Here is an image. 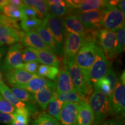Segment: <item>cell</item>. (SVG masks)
<instances>
[{"label": "cell", "instance_id": "52", "mask_svg": "<svg viewBox=\"0 0 125 125\" xmlns=\"http://www.w3.org/2000/svg\"><path fill=\"white\" fill-rule=\"evenodd\" d=\"M3 45H4V44H2V43H1V42H0V47H1V46H2Z\"/></svg>", "mask_w": 125, "mask_h": 125}, {"label": "cell", "instance_id": "21", "mask_svg": "<svg viewBox=\"0 0 125 125\" xmlns=\"http://www.w3.org/2000/svg\"><path fill=\"white\" fill-rule=\"evenodd\" d=\"M21 30H17L6 26H0V42L2 44L15 45L20 42Z\"/></svg>", "mask_w": 125, "mask_h": 125}, {"label": "cell", "instance_id": "2", "mask_svg": "<svg viewBox=\"0 0 125 125\" xmlns=\"http://www.w3.org/2000/svg\"><path fill=\"white\" fill-rule=\"evenodd\" d=\"M88 103L94 116L92 125H101L108 117L111 115L109 98L101 92L94 90L89 98Z\"/></svg>", "mask_w": 125, "mask_h": 125}, {"label": "cell", "instance_id": "15", "mask_svg": "<svg viewBox=\"0 0 125 125\" xmlns=\"http://www.w3.org/2000/svg\"><path fill=\"white\" fill-rule=\"evenodd\" d=\"M77 112L78 103H64L60 112V125H76Z\"/></svg>", "mask_w": 125, "mask_h": 125}, {"label": "cell", "instance_id": "44", "mask_svg": "<svg viewBox=\"0 0 125 125\" xmlns=\"http://www.w3.org/2000/svg\"><path fill=\"white\" fill-rule=\"evenodd\" d=\"M101 125H125V122L121 119L112 118L104 122Z\"/></svg>", "mask_w": 125, "mask_h": 125}, {"label": "cell", "instance_id": "28", "mask_svg": "<svg viewBox=\"0 0 125 125\" xmlns=\"http://www.w3.org/2000/svg\"><path fill=\"white\" fill-rule=\"evenodd\" d=\"M59 73V68L46 65H40L38 67L37 73L38 75L42 78H47L51 81H54Z\"/></svg>", "mask_w": 125, "mask_h": 125}, {"label": "cell", "instance_id": "24", "mask_svg": "<svg viewBox=\"0 0 125 125\" xmlns=\"http://www.w3.org/2000/svg\"><path fill=\"white\" fill-rule=\"evenodd\" d=\"M56 86L47 87L41 91L34 94L35 102L42 110H46L52 97L55 92Z\"/></svg>", "mask_w": 125, "mask_h": 125}, {"label": "cell", "instance_id": "27", "mask_svg": "<svg viewBox=\"0 0 125 125\" xmlns=\"http://www.w3.org/2000/svg\"><path fill=\"white\" fill-rule=\"evenodd\" d=\"M62 103L59 100L54 92L48 106V112L50 116L56 119L57 121H60V112L62 110Z\"/></svg>", "mask_w": 125, "mask_h": 125}, {"label": "cell", "instance_id": "49", "mask_svg": "<svg viewBox=\"0 0 125 125\" xmlns=\"http://www.w3.org/2000/svg\"><path fill=\"white\" fill-rule=\"evenodd\" d=\"M7 47H2L0 48V62H1V59H2L3 56L5 55L6 52H7Z\"/></svg>", "mask_w": 125, "mask_h": 125}, {"label": "cell", "instance_id": "48", "mask_svg": "<svg viewBox=\"0 0 125 125\" xmlns=\"http://www.w3.org/2000/svg\"><path fill=\"white\" fill-rule=\"evenodd\" d=\"M8 3L9 0H0V11H1L3 8L8 4Z\"/></svg>", "mask_w": 125, "mask_h": 125}, {"label": "cell", "instance_id": "47", "mask_svg": "<svg viewBox=\"0 0 125 125\" xmlns=\"http://www.w3.org/2000/svg\"><path fill=\"white\" fill-rule=\"evenodd\" d=\"M9 2L12 3L13 5H15L16 6H18V7H21L23 6V4L22 1H20V0H9Z\"/></svg>", "mask_w": 125, "mask_h": 125}, {"label": "cell", "instance_id": "42", "mask_svg": "<svg viewBox=\"0 0 125 125\" xmlns=\"http://www.w3.org/2000/svg\"><path fill=\"white\" fill-rule=\"evenodd\" d=\"M24 4V3H23ZM21 8V10H22V13L23 15V18H37V13L35 11V10L29 6L26 5L24 4L23 5Z\"/></svg>", "mask_w": 125, "mask_h": 125}, {"label": "cell", "instance_id": "25", "mask_svg": "<svg viewBox=\"0 0 125 125\" xmlns=\"http://www.w3.org/2000/svg\"><path fill=\"white\" fill-rule=\"evenodd\" d=\"M26 5L32 8L37 13L39 19L43 20L45 16L49 14L48 7L45 1L41 0H24L22 1Z\"/></svg>", "mask_w": 125, "mask_h": 125}, {"label": "cell", "instance_id": "11", "mask_svg": "<svg viewBox=\"0 0 125 125\" xmlns=\"http://www.w3.org/2000/svg\"><path fill=\"white\" fill-rule=\"evenodd\" d=\"M104 9L81 13L77 17L86 30H100L102 27L101 24Z\"/></svg>", "mask_w": 125, "mask_h": 125}, {"label": "cell", "instance_id": "40", "mask_svg": "<svg viewBox=\"0 0 125 125\" xmlns=\"http://www.w3.org/2000/svg\"><path fill=\"white\" fill-rule=\"evenodd\" d=\"M39 65L37 62H29L23 63L19 67V69L24 70L31 74H36L37 73Z\"/></svg>", "mask_w": 125, "mask_h": 125}, {"label": "cell", "instance_id": "35", "mask_svg": "<svg viewBox=\"0 0 125 125\" xmlns=\"http://www.w3.org/2000/svg\"><path fill=\"white\" fill-rule=\"evenodd\" d=\"M32 115H33L32 112L27 109L16 108L13 114L14 120L26 124H29L30 117Z\"/></svg>", "mask_w": 125, "mask_h": 125}, {"label": "cell", "instance_id": "36", "mask_svg": "<svg viewBox=\"0 0 125 125\" xmlns=\"http://www.w3.org/2000/svg\"><path fill=\"white\" fill-rule=\"evenodd\" d=\"M46 5L48 11L51 12L50 14L55 16L62 18V16H65L68 13V7L66 1L65 4H64L58 5H51L46 4Z\"/></svg>", "mask_w": 125, "mask_h": 125}, {"label": "cell", "instance_id": "39", "mask_svg": "<svg viewBox=\"0 0 125 125\" xmlns=\"http://www.w3.org/2000/svg\"><path fill=\"white\" fill-rule=\"evenodd\" d=\"M15 109L16 108L15 107L4 99L0 94V112L13 114Z\"/></svg>", "mask_w": 125, "mask_h": 125}, {"label": "cell", "instance_id": "1", "mask_svg": "<svg viewBox=\"0 0 125 125\" xmlns=\"http://www.w3.org/2000/svg\"><path fill=\"white\" fill-rule=\"evenodd\" d=\"M98 46L96 42L83 40L82 46L75 57V62L82 72L87 87L92 92L93 86L90 80L89 74L96 59Z\"/></svg>", "mask_w": 125, "mask_h": 125}, {"label": "cell", "instance_id": "14", "mask_svg": "<svg viewBox=\"0 0 125 125\" xmlns=\"http://www.w3.org/2000/svg\"><path fill=\"white\" fill-rule=\"evenodd\" d=\"M7 81L13 87H18L27 83L34 78L39 76L38 74H31L24 70L16 68L6 73Z\"/></svg>", "mask_w": 125, "mask_h": 125}, {"label": "cell", "instance_id": "33", "mask_svg": "<svg viewBox=\"0 0 125 125\" xmlns=\"http://www.w3.org/2000/svg\"><path fill=\"white\" fill-rule=\"evenodd\" d=\"M32 125H60L58 121L49 114L41 113L34 119Z\"/></svg>", "mask_w": 125, "mask_h": 125}, {"label": "cell", "instance_id": "22", "mask_svg": "<svg viewBox=\"0 0 125 125\" xmlns=\"http://www.w3.org/2000/svg\"><path fill=\"white\" fill-rule=\"evenodd\" d=\"M27 48L36 54L40 61V63L43 64V65L59 68L60 65V62L57 56H56L53 53L47 52L30 47H27Z\"/></svg>", "mask_w": 125, "mask_h": 125}, {"label": "cell", "instance_id": "51", "mask_svg": "<svg viewBox=\"0 0 125 125\" xmlns=\"http://www.w3.org/2000/svg\"><path fill=\"white\" fill-rule=\"evenodd\" d=\"M2 75L1 73H0V83L2 82Z\"/></svg>", "mask_w": 125, "mask_h": 125}, {"label": "cell", "instance_id": "29", "mask_svg": "<svg viewBox=\"0 0 125 125\" xmlns=\"http://www.w3.org/2000/svg\"><path fill=\"white\" fill-rule=\"evenodd\" d=\"M1 12L3 13V15L17 21L19 20H21L23 18L21 8L16 6L12 3L9 2V0L8 4L3 8Z\"/></svg>", "mask_w": 125, "mask_h": 125}, {"label": "cell", "instance_id": "46", "mask_svg": "<svg viewBox=\"0 0 125 125\" xmlns=\"http://www.w3.org/2000/svg\"><path fill=\"white\" fill-rule=\"evenodd\" d=\"M118 8L121 10V11L125 15V0H121L119 1L118 5Z\"/></svg>", "mask_w": 125, "mask_h": 125}, {"label": "cell", "instance_id": "32", "mask_svg": "<svg viewBox=\"0 0 125 125\" xmlns=\"http://www.w3.org/2000/svg\"><path fill=\"white\" fill-rule=\"evenodd\" d=\"M93 87H94V89L101 92L103 94L108 98L110 97L113 93L110 82L105 77L100 79L93 86Z\"/></svg>", "mask_w": 125, "mask_h": 125}, {"label": "cell", "instance_id": "20", "mask_svg": "<svg viewBox=\"0 0 125 125\" xmlns=\"http://www.w3.org/2000/svg\"><path fill=\"white\" fill-rule=\"evenodd\" d=\"M65 30L70 33L77 34L82 37L85 35L86 30L78 18L77 16L70 15L64 19Z\"/></svg>", "mask_w": 125, "mask_h": 125}, {"label": "cell", "instance_id": "45", "mask_svg": "<svg viewBox=\"0 0 125 125\" xmlns=\"http://www.w3.org/2000/svg\"><path fill=\"white\" fill-rule=\"evenodd\" d=\"M46 4L51 5H58L64 4L65 3V1H62V0H48L45 1Z\"/></svg>", "mask_w": 125, "mask_h": 125}, {"label": "cell", "instance_id": "16", "mask_svg": "<svg viewBox=\"0 0 125 125\" xmlns=\"http://www.w3.org/2000/svg\"><path fill=\"white\" fill-rule=\"evenodd\" d=\"M94 116L88 103L85 99L78 103L76 125H92Z\"/></svg>", "mask_w": 125, "mask_h": 125}, {"label": "cell", "instance_id": "50", "mask_svg": "<svg viewBox=\"0 0 125 125\" xmlns=\"http://www.w3.org/2000/svg\"><path fill=\"white\" fill-rule=\"evenodd\" d=\"M11 125H28V124H26V123L19 122L15 121V120H14V121H13V122L12 123Z\"/></svg>", "mask_w": 125, "mask_h": 125}, {"label": "cell", "instance_id": "17", "mask_svg": "<svg viewBox=\"0 0 125 125\" xmlns=\"http://www.w3.org/2000/svg\"><path fill=\"white\" fill-rule=\"evenodd\" d=\"M38 33L40 37L41 38L49 49L51 50L52 53L55 54L56 56H58L60 58L62 57V51H61L59 48L58 45L56 43L55 40L49 30L46 27V26L43 24L37 28L35 30Z\"/></svg>", "mask_w": 125, "mask_h": 125}, {"label": "cell", "instance_id": "7", "mask_svg": "<svg viewBox=\"0 0 125 125\" xmlns=\"http://www.w3.org/2000/svg\"><path fill=\"white\" fill-rule=\"evenodd\" d=\"M109 67V61L104 51L98 45L96 57L90 71L89 77L92 86L105 76Z\"/></svg>", "mask_w": 125, "mask_h": 125}, {"label": "cell", "instance_id": "8", "mask_svg": "<svg viewBox=\"0 0 125 125\" xmlns=\"http://www.w3.org/2000/svg\"><path fill=\"white\" fill-rule=\"evenodd\" d=\"M83 40V37L81 36L65 31L62 53L64 65H66L70 61L75 60L76 54L82 46Z\"/></svg>", "mask_w": 125, "mask_h": 125}, {"label": "cell", "instance_id": "6", "mask_svg": "<svg viewBox=\"0 0 125 125\" xmlns=\"http://www.w3.org/2000/svg\"><path fill=\"white\" fill-rule=\"evenodd\" d=\"M125 15L118 7H107L104 9L101 27L104 29L116 32L125 26Z\"/></svg>", "mask_w": 125, "mask_h": 125}, {"label": "cell", "instance_id": "37", "mask_svg": "<svg viewBox=\"0 0 125 125\" xmlns=\"http://www.w3.org/2000/svg\"><path fill=\"white\" fill-rule=\"evenodd\" d=\"M0 26H6L17 30H20V27L17 20L2 14H0Z\"/></svg>", "mask_w": 125, "mask_h": 125}, {"label": "cell", "instance_id": "23", "mask_svg": "<svg viewBox=\"0 0 125 125\" xmlns=\"http://www.w3.org/2000/svg\"><path fill=\"white\" fill-rule=\"evenodd\" d=\"M107 7V1L104 0H85L79 1L75 8L81 13L103 10Z\"/></svg>", "mask_w": 125, "mask_h": 125}, {"label": "cell", "instance_id": "19", "mask_svg": "<svg viewBox=\"0 0 125 125\" xmlns=\"http://www.w3.org/2000/svg\"><path fill=\"white\" fill-rule=\"evenodd\" d=\"M56 86V82L49 80L40 76L34 78L24 85L19 86L18 87L23 89L32 94H35L47 87Z\"/></svg>", "mask_w": 125, "mask_h": 125}, {"label": "cell", "instance_id": "10", "mask_svg": "<svg viewBox=\"0 0 125 125\" xmlns=\"http://www.w3.org/2000/svg\"><path fill=\"white\" fill-rule=\"evenodd\" d=\"M23 49L22 45L20 43L12 45L9 48L1 68L5 74L12 70L19 68L23 63L21 57Z\"/></svg>", "mask_w": 125, "mask_h": 125}, {"label": "cell", "instance_id": "41", "mask_svg": "<svg viewBox=\"0 0 125 125\" xmlns=\"http://www.w3.org/2000/svg\"><path fill=\"white\" fill-rule=\"evenodd\" d=\"M104 77L110 82L111 86V89L112 91L114 92V90L115 88V86H116L118 79H117L115 72L114 71L113 68H112L111 65H109L108 70L107 74H106L105 76Z\"/></svg>", "mask_w": 125, "mask_h": 125}, {"label": "cell", "instance_id": "3", "mask_svg": "<svg viewBox=\"0 0 125 125\" xmlns=\"http://www.w3.org/2000/svg\"><path fill=\"white\" fill-rule=\"evenodd\" d=\"M109 98L112 116H125V71L121 78L118 79L116 86Z\"/></svg>", "mask_w": 125, "mask_h": 125}, {"label": "cell", "instance_id": "43", "mask_svg": "<svg viewBox=\"0 0 125 125\" xmlns=\"http://www.w3.org/2000/svg\"><path fill=\"white\" fill-rule=\"evenodd\" d=\"M14 121L13 114L0 112V123L7 125H11Z\"/></svg>", "mask_w": 125, "mask_h": 125}, {"label": "cell", "instance_id": "5", "mask_svg": "<svg viewBox=\"0 0 125 125\" xmlns=\"http://www.w3.org/2000/svg\"><path fill=\"white\" fill-rule=\"evenodd\" d=\"M97 42L104 51L108 60H113L116 57V32L100 29L97 34Z\"/></svg>", "mask_w": 125, "mask_h": 125}, {"label": "cell", "instance_id": "26", "mask_svg": "<svg viewBox=\"0 0 125 125\" xmlns=\"http://www.w3.org/2000/svg\"><path fill=\"white\" fill-rule=\"evenodd\" d=\"M56 96L61 103L64 104L66 103H78L83 100L87 99L85 95L77 92H70L67 93H56Z\"/></svg>", "mask_w": 125, "mask_h": 125}, {"label": "cell", "instance_id": "13", "mask_svg": "<svg viewBox=\"0 0 125 125\" xmlns=\"http://www.w3.org/2000/svg\"><path fill=\"white\" fill-rule=\"evenodd\" d=\"M20 38V42L27 47L47 52H52L35 31L27 32L21 31Z\"/></svg>", "mask_w": 125, "mask_h": 125}, {"label": "cell", "instance_id": "34", "mask_svg": "<svg viewBox=\"0 0 125 125\" xmlns=\"http://www.w3.org/2000/svg\"><path fill=\"white\" fill-rule=\"evenodd\" d=\"M125 46V26L117 30L116 31V54L122 53Z\"/></svg>", "mask_w": 125, "mask_h": 125}, {"label": "cell", "instance_id": "9", "mask_svg": "<svg viewBox=\"0 0 125 125\" xmlns=\"http://www.w3.org/2000/svg\"><path fill=\"white\" fill-rule=\"evenodd\" d=\"M65 65L67 67L70 78L76 92L86 97L90 96L92 92L87 87L85 78L81 70L75 62V60L67 62Z\"/></svg>", "mask_w": 125, "mask_h": 125}, {"label": "cell", "instance_id": "18", "mask_svg": "<svg viewBox=\"0 0 125 125\" xmlns=\"http://www.w3.org/2000/svg\"><path fill=\"white\" fill-rule=\"evenodd\" d=\"M64 65V64H63ZM57 83H56V93H67L76 92L70 79L67 67L65 65L59 70Z\"/></svg>", "mask_w": 125, "mask_h": 125}, {"label": "cell", "instance_id": "30", "mask_svg": "<svg viewBox=\"0 0 125 125\" xmlns=\"http://www.w3.org/2000/svg\"><path fill=\"white\" fill-rule=\"evenodd\" d=\"M42 20L38 18H24L21 20L20 27L24 32H31L35 31L37 28L42 24Z\"/></svg>", "mask_w": 125, "mask_h": 125}, {"label": "cell", "instance_id": "53", "mask_svg": "<svg viewBox=\"0 0 125 125\" xmlns=\"http://www.w3.org/2000/svg\"><path fill=\"white\" fill-rule=\"evenodd\" d=\"M0 12H1V11H0Z\"/></svg>", "mask_w": 125, "mask_h": 125}, {"label": "cell", "instance_id": "38", "mask_svg": "<svg viewBox=\"0 0 125 125\" xmlns=\"http://www.w3.org/2000/svg\"><path fill=\"white\" fill-rule=\"evenodd\" d=\"M21 57L22 61L24 62L23 63L29 62H40L38 57L35 53H34L32 51L28 49L27 48H23L21 52Z\"/></svg>", "mask_w": 125, "mask_h": 125}, {"label": "cell", "instance_id": "12", "mask_svg": "<svg viewBox=\"0 0 125 125\" xmlns=\"http://www.w3.org/2000/svg\"><path fill=\"white\" fill-rule=\"evenodd\" d=\"M0 94L16 108L27 109L30 111L32 114H35L38 111L37 108L32 103H24L17 99L12 93L10 89L3 82L0 83Z\"/></svg>", "mask_w": 125, "mask_h": 125}, {"label": "cell", "instance_id": "4", "mask_svg": "<svg viewBox=\"0 0 125 125\" xmlns=\"http://www.w3.org/2000/svg\"><path fill=\"white\" fill-rule=\"evenodd\" d=\"M42 21L43 24L51 32L59 48L63 53L65 33L63 18L55 16L49 13L45 16Z\"/></svg>", "mask_w": 125, "mask_h": 125}, {"label": "cell", "instance_id": "31", "mask_svg": "<svg viewBox=\"0 0 125 125\" xmlns=\"http://www.w3.org/2000/svg\"><path fill=\"white\" fill-rule=\"evenodd\" d=\"M10 90L19 100L24 103H35L34 94L18 87H12Z\"/></svg>", "mask_w": 125, "mask_h": 125}]
</instances>
